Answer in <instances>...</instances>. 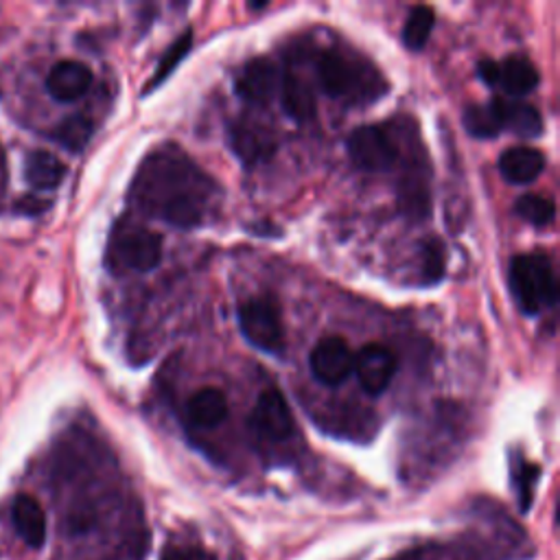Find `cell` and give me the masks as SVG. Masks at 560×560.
I'll return each instance as SVG.
<instances>
[{"label": "cell", "mask_w": 560, "mask_h": 560, "mask_svg": "<svg viewBox=\"0 0 560 560\" xmlns=\"http://www.w3.org/2000/svg\"><path fill=\"white\" fill-rule=\"evenodd\" d=\"M214 180L178 147H162L141 165L132 199L136 206L175 229H197L210 217L217 199Z\"/></svg>", "instance_id": "obj_1"}, {"label": "cell", "mask_w": 560, "mask_h": 560, "mask_svg": "<svg viewBox=\"0 0 560 560\" xmlns=\"http://www.w3.org/2000/svg\"><path fill=\"white\" fill-rule=\"evenodd\" d=\"M317 79L322 90L347 103H370L388 92V81L357 53L324 51L317 57Z\"/></svg>", "instance_id": "obj_2"}, {"label": "cell", "mask_w": 560, "mask_h": 560, "mask_svg": "<svg viewBox=\"0 0 560 560\" xmlns=\"http://www.w3.org/2000/svg\"><path fill=\"white\" fill-rule=\"evenodd\" d=\"M510 291L519 309L536 315L551 309L558 298L556 274L545 255H521L510 265Z\"/></svg>", "instance_id": "obj_3"}, {"label": "cell", "mask_w": 560, "mask_h": 560, "mask_svg": "<svg viewBox=\"0 0 560 560\" xmlns=\"http://www.w3.org/2000/svg\"><path fill=\"white\" fill-rule=\"evenodd\" d=\"M242 333L246 340L270 355L285 353V328L281 317V307L272 296H252L244 300L237 309Z\"/></svg>", "instance_id": "obj_4"}, {"label": "cell", "mask_w": 560, "mask_h": 560, "mask_svg": "<svg viewBox=\"0 0 560 560\" xmlns=\"http://www.w3.org/2000/svg\"><path fill=\"white\" fill-rule=\"evenodd\" d=\"M162 261V237L139 226H121L112 235L107 263L119 272H152Z\"/></svg>", "instance_id": "obj_5"}, {"label": "cell", "mask_w": 560, "mask_h": 560, "mask_svg": "<svg viewBox=\"0 0 560 560\" xmlns=\"http://www.w3.org/2000/svg\"><path fill=\"white\" fill-rule=\"evenodd\" d=\"M351 160L364 171H390L399 160V149L390 134L379 126L357 128L349 136Z\"/></svg>", "instance_id": "obj_6"}, {"label": "cell", "mask_w": 560, "mask_h": 560, "mask_svg": "<svg viewBox=\"0 0 560 560\" xmlns=\"http://www.w3.org/2000/svg\"><path fill=\"white\" fill-rule=\"evenodd\" d=\"M313 377L324 386H340L347 381L353 373L355 355L344 338L338 335H328V338L320 340L309 357Z\"/></svg>", "instance_id": "obj_7"}, {"label": "cell", "mask_w": 560, "mask_h": 560, "mask_svg": "<svg viewBox=\"0 0 560 560\" xmlns=\"http://www.w3.org/2000/svg\"><path fill=\"white\" fill-rule=\"evenodd\" d=\"M250 425L265 440H287L294 433V416L285 396L274 388L261 392L252 409Z\"/></svg>", "instance_id": "obj_8"}, {"label": "cell", "mask_w": 560, "mask_h": 560, "mask_svg": "<svg viewBox=\"0 0 560 560\" xmlns=\"http://www.w3.org/2000/svg\"><path fill=\"white\" fill-rule=\"evenodd\" d=\"M353 370L357 373L364 392H368L370 396H379L390 388L396 375V357L388 347L373 342L355 355Z\"/></svg>", "instance_id": "obj_9"}, {"label": "cell", "mask_w": 560, "mask_h": 560, "mask_svg": "<svg viewBox=\"0 0 560 560\" xmlns=\"http://www.w3.org/2000/svg\"><path fill=\"white\" fill-rule=\"evenodd\" d=\"M281 86V73L278 68L265 60V57H257L250 60L237 75L235 88L237 94L252 103V105H265L272 101V96L278 92Z\"/></svg>", "instance_id": "obj_10"}, {"label": "cell", "mask_w": 560, "mask_h": 560, "mask_svg": "<svg viewBox=\"0 0 560 560\" xmlns=\"http://www.w3.org/2000/svg\"><path fill=\"white\" fill-rule=\"evenodd\" d=\"M231 147L246 165H257L276 152V139L268 126L252 119H239L231 128Z\"/></svg>", "instance_id": "obj_11"}, {"label": "cell", "mask_w": 560, "mask_h": 560, "mask_svg": "<svg viewBox=\"0 0 560 560\" xmlns=\"http://www.w3.org/2000/svg\"><path fill=\"white\" fill-rule=\"evenodd\" d=\"M90 86H92V70L77 60L57 62L47 77L49 94L62 103L81 99L90 90Z\"/></svg>", "instance_id": "obj_12"}, {"label": "cell", "mask_w": 560, "mask_h": 560, "mask_svg": "<svg viewBox=\"0 0 560 560\" xmlns=\"http://www.w3.org/2000/svg\"><path fill=\"white\" fill-rule=\"evenodd\" d=\"M495 112L499 117L502 130H510L521 139H536L543 132V119L538 115V109L523 103V101H512L497 96L493 99Z\"/></svg>", "instance_id": "obj_13"}, {"label": "cell", "mask_w": 560, "mask_h": 560, "mask_svg": "<svg viewBox=\"0 0 560 560\" xmlns=\"http://www.w3.org/2000/svg\"><path fill=\"white\" fill-rule=\"evenodd\" d=\"M278 92H281V103L285 112L294 121L307 123L315 117V94L300 75L296 73L281 75Z\"/></svg>", "instance_id": "obj_14"}, {"label": "cell", "mask_w": 560, "mask_h": 560, "mask_svg": "<svg viewBox=\"0 0 560 560\" xmlns=\"http://www.w3.org/2000/svg\"><path fill=\"white\" fill-rule=\"evenodd\" d=\"M14 525L23 541L40 549L47 543V515L40 502L31 495H18L14 502Z\"/></svg>", "instance_id": "obj_15"}, {"label": "cell", "mask_w": 560, "mask_h": 560, "mask_svg": "<svg viewBox=\"0 0 560 560\" xmlns=\"http://www.w3.org/2000/svg\"><path fill=\"white\" fill-rule=\"evenodd\" d=\"M188 420L199 429H212L229 416V399L217 388L197 390L186 405Z\"/></svg>", "instance_id": "obj_16"}, {"label": "cell", "mask_w": 560, "mask_h": 560, "mask_svg": "<svg viewBox=\"0 0 560 560\" xmlns=\"http://www.w3.org/2000/svg\"><path fill=\"white\" fill-rule=\"evenodd\" d=\"M545 169V156L534 147H512L502 154L499 171L512 184H530Z\"/></svg>", "instance_id": "obj_17"}, {"label": "cell", "mask_w": 560, "mask_h": 560, "mask_svg": "<svg viewBox=\"0 0 560 560\" xmlns=\"http://www.w3.org/2000/svg\"><path fill=\"white\" fill-rule=\"evenodd\" d=\"M66 165L51 152H31L25 162V180L36 191H53L62 184Z\"/></svg>", "instance_id": "obj_18"}, {"label": "cell", "mask_w": 560, "mask_h": 560, "mask_svg": "<svg viewBox=\"0 0 560 560\" xmlns=\"http://www.w3.org/2000/svg\"><path fill=\"white\" fill-rule=\"evenodd\" d=\"M510 96H525L538 86V73L534 64L523 55H512L499 64V81Z\"/></svg>", "instance_id": "obj_19"}, {"label": "cell", "mask_w": 560, "mask_h": 560, "mask_svg": "<svg viewBox=\"0 0 560 560\" xmlns=\"http://www.w3.org/2000/svg\"><path fill=\"white\" fill-rule=\"evenodd\" d=\"M435 27V12L427 5H418L409 12L403 27V42L409 51H422Z\"/></svg>", "instance_id": "obj_20"}, {"label": "cell", "mask_w": 560, "mask_h": 560, "mask_svg": "<svg viewBox=\"0 0 560 560\" xmlns=\"http://www.w3.org/2000/svg\"><path fill=\"white\" fill-rule=\"evenodd\" d=\"M463 123L473 139H495L502 134V123L493 101L484 105H469L465 109Z\"/></svg>", "instance_id": "obj_21"}, {"label": "cell", "mask_w": 560, "mask_h": 560, "mask_svg": "<svg viewBox=\"0 0 560 560\" xmlns=\"http://www.w3.org/2000/svg\"><path fill=\"white\" fill-rule=\"evenodd\" d=\"M92 132H94V126L88 117L83 115H73V117H66L53 132L55 141L60 145H64L66 149L70 152H81L88 141L92 139Z\"/></svg>", "instance_id": "obj_22"}, {"label": "cell", "mask_w": 560, "mask_h": 560, "mask_svg": "<svg viewBox=\"0 0 560 560\" xmlns=\"http://www.w3.org/2000/svg\"><path fill=\"white\" fill-rule=\"evenodd\" d=\"M515 212L525 219L528 223H532V226L536 229H545L549 226V223L554 221L556 217V204L554 199L549 197H543V195H521L515 204Z\"/></svg>", "instance_id": "obj_23"}, {"label": "cell", "mask_w": 560, "mask_h": 560, "mask_svg": "<svg viewBox=\"0 0 560 560\" xmlns=\"http://www.w3.org/2000/svg\"><path fill=\"white\" fill-rule=\"evenodd\" d=\"M191 44H193V31L188 29V31H184V34L169 47V51H167L165 57L160 60V64H158L154 77H152L149 83H147V92L156 90L162 81H167V79L171 77V73H173V70L182 64V60L188 55Z\"/></svg>", "instance_id": "obj_24"}, {"label": "cell", "mask_w": 560, "mask_h": 560, "mask_svg": "<svg viewBox=\"0 0 560 560\" xmlns=\"http://www.w3.org/2000/svg\"><path fill=\"white\" fill-rule=\"evenodd\" d=\"M422 261H425V278H429L431 283L440 281L444 274V250L438 239L427 242Z\"/></svg>", "instance_id": "obj_25"}, {"label": "cell", "mask_w": 560, "mask_h": 560, "mask_svg": "<svg viewBox=\"0 0 560 560\" xmlns=\"http://www.w3.org/2000/svg\"><path fill=\"white\" fill-rule=\"evenodd\" d=\"M478 75L489 83V86H497L499 81V62L495 60H482L478 64Z\"/></svg>", "instance_id": "obj_26"}, {"label": "cell", "mask_w": 560, "mask_h": 560, "mask_svg": "<svg viewBox=\"0 0 560 560\" xmlns=\"http://www.w3.org/2000/svg\"><path fill=\"white\" fill-rule=\"evenodd\" d=\"M160 560H204V558H201V554H197L195 549L175 547V549H169Z\"/></svg>", "instance_id": "obj_27"}]
</instances>
